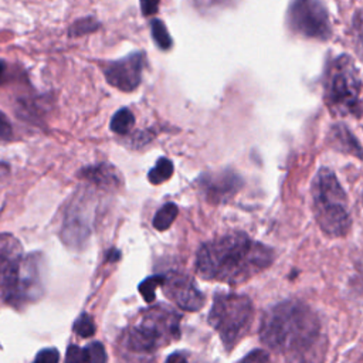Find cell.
<instances>
[{
  "mask_svg": "<svg viewBox=\"0 0 363 363\" xmlns=\"http://www.w3.org/2000/svg\"><path fill=\"white\" fill-rule=\"evenodd\" d=\"M238 363H268V354L262 349H257L244 356Z\"/></svg>",
  "mask_w": 363,
  "mask_h": 363,
  "instance_id": "cell-22",
  "label": "cell"
},
{
  "mask_svg": "<svg viewBox=\"0 0 363 363\" xmlns=\"http://www.w3.org/2000/svg\"><path fill=\"white\" fill-rule=\"evenodd\" d=\"M163 289L166 295L184 311H199L204 305V296L194 285V281L184 274H170L164 277Z\"/></svg>",
  "mask_w": 363,
  "mask_h": 363,
  "instance_id": "cell-11",
  "label": "cell"
},
{
  "mask_svg": "<svg viewBox=\"0 0 363 363\" xmlns=\"http://www.w3.org/2000/svg\"><path fill=\"white\" fill-rule=\"evenodd\" d=\"M88 363H106V352L101 342H92L85 349Z\"/></svg>",
  "mask_w": 363,
  "mask_h": 363,
  "instance_id": "cell-19",
  "label": "cell"
},
{
  "mask_svg": "<svg viewBox=\"0 0 363 363\" xmlns=\"http://www.w3.org/2000/svg\"><path fill=\"white\" fill-rule=\"evenodd\" d=\"M11 125L7 116L0 111V140H7L11 138Z\"/></svg>",
  "mask_w": 363,
  "mask_h": 363,
  "instance_id": "cell-23",
  "label": "cell"
},
{
  "mask_svg": "<svg viewBox=\"0 0 363 363\" xmlns=\"http://www.w3.org/2000/svg\"><path fill=\"white\" fill-rule=\"evenodd\" d=\"M3 72H4V64L0 62V81H1V78H3Z\"/></svg>",
  "mask_w": 363,
  "mask_h": 363,
  "instance_id": "cell-26",
  "label": "cell"
},
{
  "mask_svg": "<svg viewBox=\"0 0 363 363\" xmlns=\"http://www.w3.org/2000/svg\"><path fill=\"white\" fill-rule=\"evenodd\" d=\"M135 123V116L128 108L116 111L111 119V130L118 135H126Z\"/></svg>",
  "mask_w": 363,
  "mask_h": 363,
  "instance_id": "cell-13",
  "label": "cell"
},
{
  "mask_svg": "<svg viewBox=\"0 0 363 363\" xmlns=\"http://www.w3.org/2000/svg\"><path fill=\"white\" fill-rule=\"evenodd\" d=\"M74 332L82 337H89L95 333L94 319L88 313H82L74 323Z\"/></svg>",
  "mask_w": 363,
  "mask_h": 363,
  "instance_id": "cell-18",
  "label": "cell"
},
{
  "mask_svg": "<svg viewBox=\"0 0 363 363\" xmlns=\"http://www.w3.org/2000/svg\"><path fill=\"white\" fill-rule=\"evenodd\" d=\"M157 1H142L140 3V7H142V11H143V14H153L155 11H156V9H157Z\"/></svg>",
  "mask_w": 363,
  "mask_h": 363,
  "instance_id": "cell-24",
  "label": "cell"
},
{
  "mask_svg": "<svg viewBox=\"0 0 363 363\" xmlns=\"http://www.w3.org/2000/svg\"><path fill=\"white\" fill-rule=\"evenodd\" d=\"M180 319L179 313L163 305L146 311L142 319L129 330L126 337L128 347L138 353H150L179 339Z\"/></svg>",
  "mask_w": 363,
  "mask_h": 363,
  "instance_id": "cell-5",
  "label": "cell"
},
{
  "mask_svg": "<svg viewBox=\"0 0 363 363\" xmlns=\"http://www.w3.org/2000/svg\"><path fill=\"white\" fill-rule=\"evenodd\" d=\"M58 360H60L58 350L54 347H50V349L40 350L33 363H58Z\"/></svg>",
  "mask_w": 363,
  "mask_h": 363,
  "instance_id": "cell-21",
  "label": "cell"
},
{
  "mask_svg": "<svg viewBox=\"0 0 363 363\" xmlns=\"http://www.w3.org/2000/svg\"><path fill=\"white\" fill-rule=\"evenodd\" d=\"M360 51H362V55H363V38L360 40Z\"/></svg>",
  "mask_w": 363,
  "mask_h": 363,
  "instance_id": "cell-27",
  "label": "cell"
},
{
  "mask_svg": "<svg viewBox=\"0 0 363 363\" xmlns=\"http://www.w3.org/2000/svg\"><path fill=\"white\" fill-rule=\"evenodd\" d=\"M143 62V52H132L121 60L106 62L104 67V75L112 86L123 92H130L140 84Z\"/></svg>",
  "mask_w": 363,
  "mask_h": 363,
  "instance_id": "cell-9",
  "label": "cell"
},
{
  "mask_svg": "<svg viewBox=\"0 0 363 363\" xmlns=\"http://www.w3.org/2000/svg\"><path fill=\"white\" fill-rule=\"evenodd\" d=\"M311 191L312 210L320 228L332 237L345 235L350 227L347 197L335 173L326 167L319 169Z\"/></svg>",
  "mask_w": 363,
  "mask_h": 363,
  "instance_id": "cell-3",
  "label": "cell"
},
{
  "mask_svg": "<svg viewBox=\"0 0 363 363\" xmlns=\"http://www.w3.org/2000/svg\"><path fill=\"white\" fill-rule=\"evenodd\" d=\"M176 216H177V206L174 203H167L162 206L155 214L153 227L159 231H164L172 225Z\"/></svg>",
  "mask_w": 363,
  "mask_h": 363,
  "instance_id": "cell-15",
  "label": "cell"
},
{
  "mask_svg": "<svg viewBox=\"0 0 363 363\" xmlns=\"http://www.w3.org/2000/svg\"><path fill=\"white\" fill-rule=\"evenodd\" d=\"M197 186L207 201L213 204L224 203L231 199L242 186V180L231 170H221L216 173H204Z\"/></svg>",
  "mask_w": 363,
  "mask_h": 363,
  "instance_id": "cell-10",
  "label": "cell"
},
{
  "mask_svg": "<svg viewBox=\"0 0 363 363\" xmlns=\"http://www.w3.org/2000/svg\"><path fill=\"white\" fill-rule=\"evenodd\" d=\"M359 71L347 55H340L329 65L325 81V101L339 113L347 115L356 111L360 95Z\"/></svg>",
  "mask_w": 363,
  "mask_h": 363,
  "instance_id": "cell-6",
  "label": "cell"
},
{
  "mask_svg": "<svg viewBox=\"0 0 363 363\" xmlns=\"http://www.w3.org/2000/svg\"><path fill=\"white\" fill-rule=\"evenodd\" d=\"M288 23L292 31L316 40H328L332 27L326 7L320 1L299 0L288 10Z\"/></svg>",
  "mask_w": 363,
  "mask_h": 363,
  "instance_id": "cell-7",
  "label": "cell"
},
{
  "mask_svg": "<svg viewBox=\"0 0 363 363\" xmlns=\"http://www.w3.org/2000/svg\"><path fill=\"white\" fill-rule=\"evenodd\" d=\"M150 30H152V37H153L155 43H156L162 50L170 48V45H172V38H170V35H169V31H167L166 26H164L160 20H157V18L152 20V23H150Z\"/></svg>",
  "mask_w": 363,
  "mask_h": 363,
  "instance_id": "cell-17",
  "label": "cell"
},
{
  "mask_svg": "<svg viewBox=\"0 0 363 363\" xmlns=\"http://www.w3.org/2000/svg\"><path fill=\"white\" fill-rule=\"evenodd\" d=\"M163 282H164V275H152V277L143 279L139 285V292L143 296V299L149 303L153 302L156 288L163 285Z\"/></svg>",
  "mask_w": 363,
  "mask_h": 363,
  "instance_id": "cell-16",
  "label": "cell"
},
{
  "mask_svg": "<svg viewBox=\"0 0 363 363\" xmlns=\"http://www.w3.org/2000/svg\"><path fill=\"white\" fill-rule=\"evenodd\" d=\"M164 363H187V360L182 353H172Z\"/></svg>",
  "mask_w": 363,
  "mask_h": 363,
  "instance_id": "cell-25",
  "label": "cell"
},
{
  "mask_svg": "<svg viewBox=\"0 0 363 363\" xmlns=\"http://www.w3.org/2000/svg\"><path fill=\"white\" fill-rule=\"evenodd\" d=\"M259 336L264 345L285 354L289 363H322L326 353L318 316L298 301L272 306L262 318Z\"/></svg>",
  "mask_w": 363,
  "mask_h": 363,
  "instance_id": "cell-1",
  "label": "cell"
},
{
  "mask_svg": "<svg viewBox=\"0 0 363 363\" xmlns=\"http://www.w3.org/2000/svg\"><path fill=\"white\" fill-rule=\"evenodd\" d=\"M330 139L336 149H339L345 153L357 156L359 159L363 160V149L347 128H345L342 125L333 126L330 130Z\"/></svg>",
  "mask_w": 363,
  "mask_h": 363,
  "instance_id": "cell-12",
  "label": "cell"
},
{
  "mask_svg": "<svg viewBox=\"0 0 363 363\" xmlns=\"http://www.w3.org/2000/svg\"><path fill=\"white\" fill-rule=\"evenodd\" d=\"M21 247L14 237H0V298L11 301L17 298Z\"/></svg>",
  "mask_w": 363,
  "mask_h": 363,
  "instance_id": "cell-8",
  "label": "cell"
},
{
  "mask_svg": "<svg viewBox=\"0 0 363 363\" xmlns=\"http://www.w3.org/2000/svg\"><path fill=\"white\" fill-rule=\"evenodd\" d=\"M173 174V163L167 157H160L156 164L149 170L147 179L152 184H160L170 179Z\"/></svg>",
  "mask_w": 363,
  "mask_h": 363,
  "instance_id": "cell-14",
  "label": "cell"
},
{
  "mask_svg": "<svg viewBox=\"0 0 363 363\" xmlns=\"http://www.w3.org/2000/svg\"><path fill=\"white\" fill-rule=\"evenodd\" d=\"M65 363H88L84 349L77 345H71L65 353Z\"/></svg>",
  "mask_w": 363,
  "mask_h": 363,
  "instance_id": "cell-20",
  "label": "cell"
},
{
  "mask_svg": "<svg viewBox=\"0 0 363 363\" xmlns=\"http://www.w3.org/2000/svg\"><path fill=\"white\" fill-rule=\"evenodd\" d=\"M272 248L244 233H231L204 242L196 258V271L204 279L240 284L272 264Z\"/></svg>",
  "mask_w": 363,
  "mask_h": 363,
  "instance_id": "cell-2",
  "label": "cell"
},
{
  "mask_svg": "<svg viewBox=\"0 0 363 363\" xmlns=\"http://www.w3.org/2000/svg\"><path fill=\"white\" fill-rule=\"evenodd\" d=\"M254 316L252 302L245 295L217 294L208 313V322L220 335L227 350H231L248 332Z\"/></svg>",
  "mask_w": 363,
  "mask_h": 363,
  "instance_id": "cell-4",
  "label": "cell"
}]
</instances>
